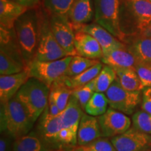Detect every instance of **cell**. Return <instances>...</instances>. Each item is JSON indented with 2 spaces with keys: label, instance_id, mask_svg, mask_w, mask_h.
<instances>
[{
  "label": "cell",
  "instance_id": "obj_1",
  "mask_svg": "<svg viewBox=\"0 0 151 151\" xmlns=\"http://www.w3.org/2000/svg\"><path fill=\"white\" fill-rule=\"evenodd\" d=\"M118 18L120 28L125 38L141 35L151 24V1L120 0Z\"/></svg>",
  "mask_w": 151,
  "mask_h": 151
},
{
  "label": "cell",
  "instance_id": "obj_2",
  "mask_svg": "<svg viewBox=\"0 0 151 151\" xmlns=\"http://www.w3.org/2000/svg\"><path fill=\"white\" fill-rule=\"evenodd\" d=\"M40 7L28 9L17 19L14 29L26 65L36 58L39 43Z\"/></svg>",
  "mask_w": 151,
  "mask_h": 151
},
{
  "label": "cell",
  "instance_id": "obj_3",
  "mask_svg": "<svg viewBox=\"0 0 151 151\" xmlns=\"http://www.w3.org/2000/svg\"><path fill=\"white\" fill-rule=\"evenodd\" d=\"M0 113L1 133L7 134L14 139L31 132L35 124L27 111L16 97L1 104Z\"/></svg>",
  "mask_w": 151,
  "mask_h": 151
},
{
  "label": "cell",
  "instance_id": "obj_4",
  "mask_svg": "<svg viewBox=\"0 0 151 151\" xmlns=\"http://www.w3.org/2000/svg\"><path fill=\"white\" fill-rule=\"evenodd\" d=\"M49 95L50 88L37 78L30 77L15 97L24 106L35 123L48 106Z\"/></svg>",
  "mask_w": 151,
  "mask_h": 151
},
{
  "label": "cell",
  "instance_id": "obj_5",
  "mask_svg": "<svg viewBox=\"0 0 151 151\" xmlns=\"http://www.w3.org/2000/svg\"><path fill=\"white\" fill-rule=\"evenodd\" d=\"M68 55L60 46L52 33L49 21L48 13L40 7L39 43L36 58L39 61H53Z\"/></svg>",
  "mask_w": 151,
  "mask_h": 151
},
{
  "label": "cell",
  "instance_id": "obj_6",
  "mask_svg": "<svg viewBox=\"0 0 151 151\" xmlns=\"http://www.w3.org/2000/svg\"><path fill=\"white\" fill-rule=\"evenodd\" d=\"M83 109L78 100L71 94L67 106L60 112L59 117L62 126V140L66 150L72 151L78 145L77 134L82 118Z\"/></svg>",
  "mask_w": 151,
  "mask_h": 151
},
{
  "label": "cell",
  "instance_id": "obj_7",
  "mask_svg": "<svg viewBox=\"0 0 151 151\" xmlns=\"http://www.w3.org/2000/svg\"><path fill=\"white\" fill-rule=\"evenodd\" d=\"M71 58L72 56H67L53 61H39L35 59L27 67L30 77L37 78L50 88L55 81L65 75Z\"/></svg>",
  "mask_w": 151,
  "mask_h": 151
},
{
  "label": "cell",
  "instance_id": "obj_8",
  "mask_svg": "<svg viewBox=\"0 0 151 151\" xmlns=\"http://www.w3.org/2000/svg\"><path fill=\"white\" fill-rule=\"evenodd\" d=\"M119 3L120 0H93L94 20L123 42L125 36L119 25Z\"/></svg>",
  "mask_w": 151,
  "mask_h": 151
},
{
  "label": "cell",
  "instance_id": "obj_9",
  "mask_svg": "<svg viewBox=\"0 0 151 151\" xmlns=\"http://www.w3.org/2000/svg\"><path fill=\"white\" fill-rule=\"evenodd\" d=\"M141 90L129 91L122 88L117 78L105 92L111 108L132 115L141 101Z\"/></svg>",
  "mask_w": 151,
  "mask_h": 151
},
{
  "label": "cell",
  "instance_id": "obj_10",
  "mask_svg": "<svg viewBox=\"0 0 151 151\" xmlns=\"http://www.w3.org/2000/svg\"><path fill=\"white\" fill-rule=\"evenodd\" d=\"M62 131L59 116H52L46 107L38 119L37 134L50 150H66L62 140Z\"/></svg>",
  "mask_w": 151,
  "mask_h": 151
},
{
  "label": "cell",
  "instance_id": "obj_11",
  "mask_svg": "<svg viewBox=\"0 0 151 151\" xmlns=\"http://www.w3.org/2000/svg\"><path fill=\"white\" fill-rule=\"evenodd\" d=\"M49 15L50 25L57 41L69 56L76 55L74 47L75 31L67 16Z\"/></svg>",
  "mask_w": 151,
  "mask_h": 151
},
{
  "label": "cell",
  "instance_id": "obj_12",
  "mask_svg": "<svg viewBox=\"0 0 151 151\" xmlns=\"http://www.w3.org/2000/svg\"><path fill=\"white\" fill-rule=\"evenodd\" d=\"M102 137L112 138L122 134L131 127V119L124 113L108 109L105 113L98 117Z\"/></svg>",
  "mask_w": 151,
  "mask_h": 151
},
{
  "label": "cell",
  "instance_id": "obj_13",
  "mask_svg": "<svg viewBox=\"0 0 151 151\" xmlns=\"http://www.w3.org/2000/svg\"><path fill=\"white\" fill-rule=\"evenodd\" d=\"M117 151H141L150 148L151 135L132 127L122 134L111 138Z\"/></svg>",
  "mask_w": 151,
  "mask_h": 151
},
{
  "label": "cell",
  "instance_id": "obj_14",
  "mask_svg": "<svg viewBox=\"0 0 151 151\" xmlns=\"http://www.w3.org/2000/svg\"><path fill=\"white\" fill-rule=\"evenodd\" d=\"M78 30L90 34L98 41L102 49L103 54L113 49L125 47V43L119 40L110 32L103 27L100 24L94 22L84 24L79 28ZM78 31V30H77Z\"/></svg>",
  "mask_w": 151,
  "mask_h": 151
},
{
  "label": "cell",
  "instance_id": "obj_15",
  "mask_svg": "<svg viewBox=\"0 0 151 151\" xmlns=\"http://www.w3.org/2000/svg\"><path fill=\"white\" fill-rule=\"evenodd\" d=\"M30 78L27 67L21 72L0 76V101L4 104L15 97L20 88Z\"/></svg>",
  "mask_w": 151,
  "mask_h": 151
},
{
  "label": "cell",
  "instance_id": "obj_16",
  "mask_svg": "<svg viewBox=\"0 0 151 151\" xmlns=\"http://www.w3.org/2000/svg\"><path fill=\"white\" fill-rule=\"evenodd\" d=\"M74 47L78 55L100 60L103 56V51L99 43L90 34L81 30L75 32Z\"/></svg>",
  "mask_w": 151,
  "mask_h": 151
},
{
  "label": "cell",
  "instance_id": "obj_17",
  "mask_svg": "<svg viewBox=\"0 0 151 151\" xmlns=\"http://www.w3.org/2000/svg\"><path fill=\"white\" fill-rule=\"evenodd\" d=\"M93 6L92 0H75L67 15L75 32L94 19Z\"/></svg>",
  "mask_w": 151,
  "mask_h": 151
},
{
  "label": "cell",
  "instance_id": "obj_18",
  "mask_svg": "<svg viewBox=\"0 0 151 151\" xmlns=\"http://www.w3.org/2000/svg\"><path fill=\"white\" fill-rule=\"evenodd\" d=\"M138 62L151 63V37L141 35L127 37L123 41Z\"/></svg>",
  "mask_w": 151,
  "mask_h": 151
},
{
  "label": "cell",
  "instance_id": "obj_19",
  "mask_svg": "<svg viewBox=\"0 0 151 151\" xmlns=\"http://www.w3.org/2000/svg\"><path fill=\"white\" fill-rule=\"evenodd\" d=\"M102 137L98 118L83 113L81 118L77 134V146H84Z\"/></svg>",
  "mask_w": 151,
  "mask_h": 151
},
{
  "label": "cell",
  "instance_id": "obj_20",
  "mask_svg": "<svg viewBox=\"0 0 151 151\" xmlns=\"http://www.w3.org/2000/svg\"><path fill=\"white\" fill-rule=\"evenodd\" d=\"M100 61L113 68H132L134 69L138 63L135 57L126 46L113 49L104 53Z\"/></svg>",
  "mask_w": 151,
  "mask_h": 151
},
{
  "label": "cell",
  "instance_id": "obj_21",
  "mask_svg": "<svg viewBox=\"0 0 151 151\" xmlns=\"http://www.w3.org/2000/svg\"><path fill=\"white\" fill-rule=\"evenodd\" d=\"M0 51L4 52L10 58L26 65L14 27L13 29H6L0 27Z\"/></svg>",
  "mask_w": 151,
  "mask_h": 151
},
{
  "label": "cell",
  "instance_id": "obj_22",
  "mask_svg": "<svg viewBox=\"0 0 151 151\" xmlns=\"http://www.w3.org/2000/svg\"><path fill=\"white\" fill-rule=\"evenodd\" d=\"M27 9L11 0H0V27L13 29L17 19Z\"/></svg>",
  "mask_w": 151,
  "mask_h": 151
},
{
  "label": "cell",
  "instance_id": "obj_23",
  "mask_svg": "<svg viewBox=\"0 0 151 151\" xmlns=\"http://www.w3.org/2000/svg\"><path fill=\"white\" fill-rule=\"evenodd\" d=\"M36 132L31 131L26 135L15 139L14 151H49Z\"/></svg>",
  "mask_w": 151,
  "mask_h": 151
},
{
  "label": "cell",
  "instance_id": "obj_24",
  "mask_svg": "<svg viewBox=\"0 0 151 151\" xmlns=\"http://www.w3.org/2000/svg\"><path fill=\"white\" fill-rule=\"evenodd\" d=\"M103 65L104 64L100 61L97 64L90 67L89 69H86V71H83L82 73L75 76L70 77L63 75L62 78L65 82V83L71 89L73 90L75 88L85 86V85L88 83L90 81L95 78L96 76L99 74L100 71L102 69Z\"/></svg>",
  "mask_w": 151,
  "mask_h": 151
},
{
  "label": "cell",
  "instance_id": "obj_25",
  "mask_svg": "<svg viewBox=\"0 0 151 151\" xmlns=\"http://www.w3.org/2000/svg\"><path fill=\"white\" fill-rule=\"evenodd\" d=\"M116 73L117 80L122 88L129 91L143 90L137 71L132 68H113Z\"/></svg>",
  "mask_w": 151,
  "mask_h": 151
},
{
  "label": "cell",
  "instance_id": "obj_26",
  "mask_svg": "<svg viewBox=\"0 0 151 151\" xmlns=\"http://www.w3.org/2000/svg\"><path fill=\"white\" fill-rule=\"evenodd\" d=\"M73 90L71 89L62 79V76L55 81L50 88V95L53 98L60 111L67 106Z\"/></svg>",
  "mask_w": 151,
  "mask_h": 151
},
{
  "label": "cell",
  "instance_id": "obj_27",
  "mask_svg": "<svg viewBox=\"0 0 151 151\" xmlns=\"http://www.w3.org/2000/svg\"><path fill=\"white\" fill-rule=\"evenodd\" d=\"M109 101L104 92H95L85 108V112L90 116L99 117L108 110Z\"/></svg>",
  "mask_w": 151,
  "mask_h": 151
},
{
  "label": "cell",
  "instance_id": "obj_28",
  "mask_svg": "<svg viewBox=\"0 0 151 151\" xmlns=\"http://www.w3.org/2000/svg\"><path fill=\"white\" fill-rule=\"evenodd\" d=\"M117 78L114 69L104 64L102 69L94 79L95 92H106Z\"/></svg>",
  "mask_w": 151,
  "mask_h": 151
},
{
  "label": "cell",
  "instance_id": "obj_29",
  "mask_svg": "<svg viewBox=\"0 0 151 151\" xmlns=\"http://www.w3.org/2000/svg\"><path fill=\"white\" fill-rule=\"evenodd\" d=\"M99 62L100 61L98 60L90 59V58L76 55L72 56V58L68 66L65 75L70 77L75 76Z\"/></svg>",
  "mask_w": 151,
  "mask_h": 151
},
{
  "label": "cell",
  "instance_id": "obj_30",
  "mask_svg": "<svg viewBox=\"0 0 151 151\" xmlns=\"http://www.w3.org/2000/svg\"><path fill=\"white\" fill-rule=\"evenodd\" d=\"M27 66L10 58L2 51H0V74L10 75L21 72Z\"/></svg>",
  "mask_w": 151,
  "mask_h": 151
},
{
  "label": "cell",
  "instance_id": "obj_31",
  "mask_svg": "<svg viewBox=\"0 0 151 151\" xmlns=\"http://www.w3.org/2000/svg\"><path fill=\"white\" fill-rule=\"evenodd\" d=\"M75 0H43V6L48 14L67 16Z\"/></svg>",
  "mask_w": 151,
  "mask_h": 151
},
{
  "label": "cell",
  "instance_id": "obj_32",
  "mask_svg": "<svg viewBox=\"0 0 151 151\" xmlns=\"http://www.w3.org/2000/svg\"><path fill=\"white\" fill-rule=\"evenodd\" d=\"M72 151H117L111 139L101 137L84 146H77Z\"/></svg>",
  "mask_w": 151,
  "mask_h": 151
},
{
  "label": "cell",
  "instance_id": "obj_33",
  "mask_svg": "<svg viewBox=\"0 0 151 151\" xmlns=\"http://www.w3.org/2000/svg\"><path fill=\"white\" fill-rule=\"evenodd\" d=\"M94 92H95V86H94V81L93 79L85 86L73 89L72 94L78 100L83 110L85 111L86 104Z\"/></svg>",
  "mask_w": 151,
  "mask_h": 151
},
{
  "label": "cell",
  "instance_id": "obj_34",
  "mask_svg": "<svg viewBox=\"0 0 151 151\" xmlns=\"http://www.w3.org/2000/svg\"><path fill=\"white\" fill-rule=\"evenodd\" d=\"M133 127L139 131L151 135V115L143 111H138L132 116Z\"/></svg>",
  "mask_w": 151,
  "mask_h": 151
},
{
  "label": "cell",
  "instance_id": "obj_35",
  "mask_svg": "<svg viewBox=\"0 0 151 151\" xmlns=\"http://www.w3.org/2000/svg\"><path fill=\"white\" fill-rule=\"evenodd\" d=\"M143 89L151 88V63L138 62L135 67Z\"/></svg>",
  "mask_w": 151,
  "mask_h": 151
},
{
  "label": "cell",
  "instance_id": "obj_36",
  "mask_svg": "<svg viewBox=\"0 0 151 151\" xmlns=\"http://www.w3.org/2000/svg\"><path fill=\"white\" fill-rule=\"evenodd\" d=\"M141 102L142 111L151 115V88H146L143 90Z\"/></svg>",
  "mask_w": 151,
  "mask_h": 151
},
{
  "label": "cell",
  "instance_id": "obj_37",
  "mask_svg": "<svg viewBox=\"0 0 151 151\" xmlns=\"http://www.w3.org/2000/svg\"><path fill=\"white\" fill-rule=\"evenodd\" d=\"M15 139L6 133H1L0 137V151H14Z\"/></svg>",
  "mask_w": 151,
  "mask_h": 151
},
{
  "label": "cell",
  "instance_id": "obj_38",
  "mask_svg": "<svg viewBox=\"0 0 151 151\" xmlns=\"http://www.w3.org/2000/svg\"><path fill=\"white\" fill-rule=\"evenodd\" d=\"M18 4L27 9H34L40 7L41 0H11Z\"/></svg>",
  "mask_w": 151,
  "mask_h": 151
},
{
  "label": "cell",
  "instance_id": "obj_39",
  "mask_svg": "<svg viewBox=\"0 0 151 151\" xmlns=\"http://www.w3.org/2000/svg\"><path fill=\"white\" fill-rule=\"evenodd\" d=\"M47 108L48 109L49 113L53 116H59L60 112H61L60 109L58 108L57 104L55 103V100L53 99V98H52L50 95H49L48 104V106H47Z\"/></svg>",
  "mask_w": 151,
  "mask_h": 151
},
{
  "label": "cell",
  "instance_id": "obj_40",
  "mask_svg": "<svg viewBox=\"0 0 151 151\" xmlns=\"http://www.w3.org/2000/svg\"><path fill=\"white\" fill-rule=\"evenodd\" d=\"M142 34L145 35H147V36H150L151 37V24L149 27L147 28V29L145 30L144 32H143Z\"/></svg>",
  "mask_w": 151,
  "mask_h": 151
},
{
  "label": "cell",
  "instance_id": "obj_41",
  "mask_svg": "<svg viewBox=\"0 0 151 151\" xmlns=\"http://www.w3.org/2000/svg\"><path fill=\"white\" fill-rule=\"evenodd\" d=\"M49 151H69V150H65V149H58V150H50Z\"/></svg>",
  "mask_w": 151,
  "mask_h": 151
},
{
  "label": "cell",
  "instance_id": "obj_42",
  "mask_svg": "<svg viewBox=\"0 0 151 151\" xmlns=\"http://www.w3.org/2000/svg\"><path fill=\"white\" fill-rule=\"evenodd\" d=\"M141 151H151V147H150V148H148L146 149H144V150H143Z\"/></svg>",
  "mask_w": 151,
  "mask_h": 151
},
{
  "label": "cell",
  "instance_id": "obj_43",
  "mask_svg": "<svg viewBox=\"0 0 151 151\" xmlns=\"http://www.w3.org/2000/svg\"><path fill=\"white\" fill-rule=\"evenodd\" d=\"M148 1H151V0H148Z\"/></svg>",
  "mask_w": 151,
  "mask_h": 151
},
{
  "label": "cell",
  "instance_id": "obj_44",
  "mask_svg": "<svg viewBox=\"0 0 151 151\" xmlns=\"http://www.w3.org/2000/svg\"><path fill=\"white\" fill-rule=\"evenodd\" d=\"M150 147H151V146H150Z\"/></svg>",
  "mask_w": 151,
  "mask_h": 151
}]
</instances>
